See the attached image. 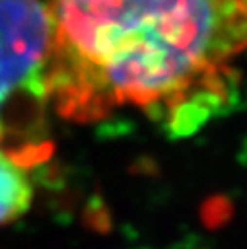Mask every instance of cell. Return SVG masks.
Masks as SVG:
<instances>
[{"label":"cell","instance_id":"6da1fadb","mask_svg":"<svg viewBox=\"0 0 247 249\" xmlns=\"http://www.w3.org/2000/svg\"><path fill=\"white\" fill-rule=\"evenodd\" d=\"M47 105L76 123L138 109L191 132L228 101L247 0H47Z\"/></svg>","mask_w":247,"mask_h":249},{"label":"cell","instance_id":"7a4b0ae2","mask_svg":"<svg viewBox=\"0 0 247 249\" xmlns=\"http://www.w3.org/2000/svg\"><path fill=\"white\" fill-rule=\"evenodd\" d=\"M51 18L47 0H0V121L47 105Z\"/></svg>","mask_w":247,"mask_h":249},{"label":"cell","instance_id":"3957f363","mask_svg":"<svg viewBox=\"0 0 247 249\" xmlns=\"http://www.w3.org/2000/svg\"><path fill=\"white\" fill-rule=\"evenodd\" d=\"M49 156L47 144L25 126L0 121V226L16 222L33 204L37 169Z\"/></svg>","mask_w":247,"mask_h":249}]
</instances>
